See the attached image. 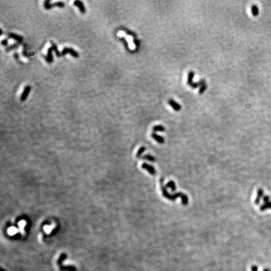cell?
<instances>
[{
    "mask_svg": "<svg viewBox=\"0 0 271 271\" xmlns=\"http://www.w3.org/2000/svg\"><path fill=\"white\" fill-rule=\"evenodd\" d=\"M53 6H58L60 8H63L64 7V3L63 2H57L53 4H50L49 1H46L44 2V8L46 9H50L52 8Z\"/></svg>",
    "mask_w": 271,
    "mask_h": 271,
    "instance_id": "obj_1",
    "label": "cell"
},
{
    "mask_svg": "<svg viewBox=\"0 0 271 271\" xmlns=\"http://www.w3.org/2000/svg\"><path fill=\"white\" fill-rule=\"evenodd\" d=\"M67 53H70V54L74 57H76V58L78 57V53L75 51L73 48H63L62 52V55H65V54H67Z\"/></svg>",
    "mask_w": 271,
    "mask_h": 271,
    "instance_id": "obj_2",
    "label": "cell"
},
{
    "mask_svg": "<svg viewBox=\"0 0 271 271\" xmlns=\"http://www.w3.org/2000/svg\"><path fill=\"white\" fill-rule=\"evenodd\" d=\"M142 168L143 169L147 170L149 173L153 174V175H155V174H156V170L155 169V168L153 166H152L149 165L148 164H147V163H143V164H142Z\"/></svg>",
    "mask_w": 271,
    "mask_h": 271,
    "instance_id": "obj_3",
    "label": "cell"
},
{
    "mask_svg": "<svg viewBox=\"0 0 271 271\" xmlns=\"http://www.w3.org/2000/svg\"><path fill=\"white\" fill-rule=\"evenodd\" d=\"M30 91H31V86H30V85H27V86L25 87V88L24 91H23V92L22 93V94H21V98H20L21 101H25L26 99L28 97V94H29V93H30Z\"/></svg>",
    "mask_w": 271,
    "mask_h": 271,
    "instance_id": "obj_4",
    "label": "cell"
},
{
    "mask_svg": "<svg viewBox=\"0 0 271 271\" xmlns=\"http://www.w3.org/2000/svg\"><path fill=\"white\" fill-rule=\"evenodd\" d=\"M168 104L172 107V108L176 110V111H179V110L181 109V106L178 104V103L174 101L173 99H169L168 100Z\"/></svg>",
    "mask_w": 271,
    "mask_h": 271,
    "instance_id": "obj_5",
    "label": "cell"
},
{
    "mask_svg": "<svg viewBox=\"0 0 271 271\" xmlns=\"http://www.w3.org/2000/svg\"><path fill=\"white\" fill-rule=\"evenodd\" d=\"M264 195V191L262 189L259 188L258 191H257V197L255 199V203L257 205H258L259 203L261 202V200L262 197V196Z\"/></svg>",
    "mask_w": 271,
    "mask_h": 271,
    "instance_id": "obj_6",
    "label": "cell"
},
{
    "mask_svg": "<svg viewBox=\"0 0 271 271\" xmlns=\"http://www.w3.org/2000/svg\"><path fill=\"white\" fill-rule=\"evenodd\" d=\"M74 5H76V6H77L78 8H79L80 11V12L82 13H85V12H86V10H85V7L84 6V4H83V3L82 2V1H74Z\"/></svg>",
    "mask_w": 271,
    "mask_h": 271,
    "instance_id": "obj_7",
    "label": "cell"
},
{
    "mask_svg": "<svg viewBox=\"0 0 271 271\" xmlns=\"http://www.w3.org/2000/svg\"><path fill=\"white\" fill-rule=\"evenodd\" d=\"M151 136L153 139H155V140L158 142H159V143H161V144H163L164 142H165V140H164V138L161 136H160L158 135V134H156V133H152L151 134Z\"/></svg>",
    "mask_w": 271,
    "mask_h": 271,
    "instance_id": "obj_8",
    "label": "cell"
},
{
    "mask_svg": "<svg viewBox=\"0 0 271 271\" xmlns=\"http://www.w3.org/2000/svg\"><path fill=\"white\" fill-rule=\"evenodd\" d=\"M52 50H53L52 47L49 48L48 49V53H47V57H46V59H47V61L48 63H52L53 62V57L52 54Z\"/></svg>",
    "mask_w": 271,
    "mask_h": 271,
    "instance_id": "obj_9",
    "label": "cell"
},
{
    "mask_svg": "<svg viewBox=\"0 0 271 271\" xmlns=\"http://www.w3.org/2000/svg\"><path fill=\"white\" fill-rule=\"evenodd\" d=\"M8 37H9V38L15 39V40L18 41V42L19 44H20V43H21V42H22V40H23L22 37L19 36V35H16V34H14V33H10V34H9Z\"/></svg>",
    "mask_w": 271,
    "mask_h": 271,
    "instance_id": "obj_10",
    "label": "cell"
},
{
    "mask_svg": "<svg viewBox=\"0 0 271 271\" xmlns=\"http://www.w3.org/2000/svg\"><path fill=\"white\" fill-rule=\"evenodd\" d=\"M195 76V73L193 72V71H191V72H189L188 74V81H187V84L188 85H191L192 84H193V78Z\"/></svg>",
    "mask_w": 271,
    "mask_h": 271,
    "instance_id": "obj_11",
    "label": "cell"
},
{
    "mask_svg": "<svg viewBox=\"0 0 271 271\" xmlns=\"http://www.w3.org/2000/svg\"><path fill=\"white\" fill-rule=\"evenodd\" d=\"M166 188H170L172 189V190L173 191H174L176 190V185H175V183H174V182L173 181H169L168 183H167V185L165 186Z\"/></svg>",
    "mask_w": 271,
    "mask_h": 271,
    "instance_id": "obj_12",
    "label": "cell"
},
{
    "mask_svg": "<svg viewBox=\"0 0 271 271\" xmlns=\"http://www.w3.org/2000/svg\"><path fill=\"white\" fill-rule=\"evenodd\" d=\"M269 208H271V202H269L268 203H266L264 205H262V206H261V207H260V210H261V211H262V212H263V211H265L266 210L269 209Z\"/></svg>",
    "mask_w": 271,
    "mask_h": 271,
    "instance_id": "obj_13",
    "label": "cell"
},
{
    "mask_svg": "<svg viewBox=\"0 0 271 271\" xmlns=\"http://www.w3.org/2000/svg\"><path fill=\"white\" fill-rule=\"evenodd\" d=\"M251 10H252V15H254V16L258 15V14H259V8H258L257 6L255 5H252V8H251Z\"/></svg>",
    "mask_w": 271,
    "mask_h": 271,
    "instance_id": "obj_14",
    "label": "cell"
},
{
    "mask_svg": "<svg viewBox=\"0 0 271 271\" xmlns=\"http://www.w3.org/2000/svg\"><path fill=\"white\" fill-rule=\"evenodd\" d=\"M205 84V80H202L199 82L197 83H193L190 86L193 88H197L198 86H202V85Z\"/></svg>",
    "mask_w": 271,
    "mask_h": 271,
    "instance_id": "obj_15",
    "label": "cell"
},
{
    "mask_svg": "<svg viewBox=\"0 0 271 271\" xmlns=\"http://www.w3.org/2000/svg\"><path fill=\"white\" fill-rule=\"evenodd\" d=\"M153 131L155 132L156 131H159V132H163L165 131V128L163 126L161 125H158V126H155L154 127H153Z\"/></svg>",
    "mask_w": 271,
    "mask_h": 271,
    "instance_id": "obj_16",
    "label": "cell"
},
{
    "mask_svg": "<svg viewBox=\"0 0 271 271\" xmlns=\"http://www.w3.org/2000/svg\"><path fill=\"white\" fill-rule=\"evenodd\" d=\"M142 158L145 159H148L149 161H152V162H154L156 161V158H155V157H153V156L149 155H145L144 157H142Z\"/></svg>",
    "mask_w": 271,
    "mask_h": 271,
    "instance_id": "obj_17",
    "label": "cell"
},
{
    "mask_svg": "<svg viewBox=\"0 0 271 271\" xmlns=\"http://www.w3.org/2000/svg\"><path fill=\"white\" fill-rule=\"evenodd\" d=\"M50 43H51V44H52V48H53V50H54V51L55 52V53H56L58 57H60V52H59V50H58L57 47L56 45H55V44H54V43H53V42H52V41L50 42Z\"/></svg>",
    "mask_w": 271,
    "mask_h": 271,
    "instance_id": "obj_18",
    "label": "cell"
},
{
    "mask_svg": "<svg viewBox=\"0 0 271 271\" xmlns=\"http://www.w3.org/2000/svg\"><path fill=\"white\" fill-rule=\"evenodd\" d=\"M181 202H182V203L183 205H186L188 204V198L187 196L186 195H185L183 194L182 197H181Z\"/></svg>",
    "mask_w": 271,
    "mask_h": 271,
    "instance_id": "obj_19",
    "label": "cell"
},
{
    "mask_svg": "<svg viewBox=\"0 0 271 271\" xmlns=\"http://www.w3.org/2000/svg\"><path fill=\"white\" fill-rule=\"evenodd\" d=\"M206 88H207V85H206V84H204V85H202L200 89V90H199V94H202L203 92H205V91L206 90Z\"/></svg>",
    "mask_w": 271,
    "mask_h": 271,
    "instance_id": "obj_20",
    "label": "cell"
},
{
    "mask_svg": "<svg viewBox=\"0 0 271 271\" xmlns=\"http://www.w3.org/2000/svg\"><path fill=\"white\" fill-rule=\"evenodd\" d=\"M18 45H19V43H17V44L12 45V46H10V47H9L8 48H6V51L8 52V51L11 50H13V49L16 48V47H18Z\"/></svg>",
    "mask_w": 271,
    "mask_h": 271,
    "instance_id": "obj_21",
    "label": "cell"
},
{
    "mask_svg": "<svg viewBox=\"0 0 271 271\" xmlns=\"http://www.w3.org/2000/svg\"><path fill=\"white\" fill-rule=\"evenodd\" d=\"M145 149H146V148L144 147H141L140 149H139V151L137 153V157H140L142 154V153L144 152Z\"/></svg>",
    "mask_w": 271,
    "mask_h": 271,
    "instance_id": "obj_22",
    "label": "cell"
},
{
    "mask_svg": "<svg viewBox=\"0 0 271 271\" xmlns=\"http://www.w3.org/2000/svg\"><path fill=\"white\" fill-rule=\"evenodd\" d=\"M263 200H264V202H265V203H268L270 201V197H269L268 195H266V196H264V197Z\"/></svg>",
    "mask_w": 271,
    "mask_h": 271,
    "instance_id": "obj_23",
    "label": "cell"
},
{
    "mask_svg": "<svg viewBox=\"0 0 271 271\" xmlns=\"http://www.w3.org/2000/svg\"><path fill=\"white\" fill-rule=\"evenodd\" d=\"M1 44H2L3 45H4V46L7 45V44H8V40H6V39H5V40H3L1 42Z\"/></svg>",
    "mask_w": 271,
    "mask_h": 271,
    "instance_id": "obj_24",
    "label": "cell"
},
{
    "mask_svg": "<svg viewBox=\"0 0 271 271\" xmlns=\"http://www.w3.org/2000/svg\"><path fill=\"white\" fill-rule=\"evenodd\" d=\"M264 271H269V269H266V270H264Z\"/></svg>",
    "mask_w": 271,
    "mask_h": 271,
    "instance_id": "obj_25",
    "label": "cell"
}]
</instances>
